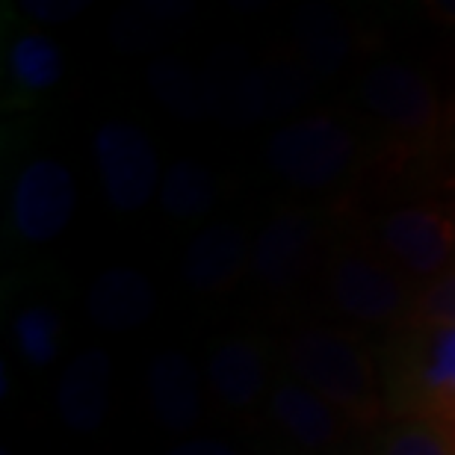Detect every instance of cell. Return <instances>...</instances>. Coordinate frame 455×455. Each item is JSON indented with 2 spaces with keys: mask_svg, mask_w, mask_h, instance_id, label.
I'll return each mask as SVG.
<instances>
[{
  "mask_svg": "<svg viewBox=\"0 0 455 455\" xmlns=\"http://www.w3.org/2000/svg\"><path fill=\"white\" fill-rule=\"evenodd\" d=\"M287 363L296 381L338 408L349 426L372 429L387 417L381 370L358 334L305 329L287 340Z\"/></svg>",
  "mask_w": 455,
  "mask_h": 455,
  "instance_id": "6da1fadb",
  "label": "cell"
},
{
  "mask_svg": "<svg viewBox=\"0 0 455 455\" xmlns=\"http://www.w3.org/2000/svg\"><path fill=\"white\" fill-rule=\"evenodd\" d=\"M381 387L390 420H455V329L411 325L385 346Z\"/></svg>",
  "mask_w": 455,
  "mask_h": 455,
  "instance_id": "7a4b0ae2",
  "label": "cell"
},
{
  "mask_svg": "<svg viewBox=\"0 0 455 455\" xmlns=\"http://www.w3.org/2000/svg\"><path fill=\"white\" fill-rule=\"evenodd\" d=\"M329 299L343 316L367 325H403L411 316L417 293L399 267L363 245L346 243L329 260Z\"/></svg>",
  "mask_w": 455,
  "mask_h": 455,
  "instance_id": "3957f363",
  "label": "cell"
},
{
  "mask_svg": "<svg viewBox=\"0 0 455 455\" xmlns=\"http://www.w3.org/2000/svg\"><path fill=\"white\" fill-rule=\"evenodd\" d=\"M355 140L331 116H307L284 124L267 142V163L281 180L299 189H325L346 175Z\"/></svg>",
  "mask_w": 455,
  "mask_h": 455,
  "instance_id": "277c9868",
  "label": "cell"
},
{
  "mask_svg": "<svg viewBox=\"0 0 455 455\" xmlns=\"http://www.w3.org/2000/svg\"><path fill=\"white\" fill-rule=\"evenodd\" d=\"M95 166L104 196L118 213H136L160 193L157 148L140 124L104 122L95 131Z\"/></svg>",
  "mask_w": 455,
  "mask_h": 455,
  "instance_id": "5b68a950",
  "label": "cell"
},
{
  "mask_svg": "<svg viewBox=\"0 0 455 455\" xmlns=\"http://www.w3.org/2000/svg\"><path fill=\"white\" fill-rule=\"evenodd\" d=\"M77 207V184L66 163L36 157L18 172L9 222L18 240L44 245L66 231Z\"/></svg>",
  "mask_w": 455,
  "mask_h": 455,
  "instance_id": "8992f818",
  "label": "cell"
},
{
  "mask_svg": "<svg viewBox=\"0 0 455 455\" xmlns=\"http://www.w3.org/2000/svg\"><path fill=\"white\" fill-rule=\"evenodd\" d=\"M379 243L411 278H438L455 267V216L438 204H405L379 222Z\"/></svg>",
  "mask_w": 455,
  "mask_h": 455,
  "instance_id": "52a82bcc",
  "label": "cell"
},
{
  "mask_svg": "<svg viewBox=\"0 0 455 455\" xmlns=\"http://www.w3.org/2000/svg\"><path fill=\"white\" fill-rule=\"evenodd\" d=\"M361 104L381 118L390 131L420 140L438 131L441 98L429 77L403 66V62H381L361 77Z\"/></svg>",
  "mask_w": 455,
  "mask_h": 455,
  "instance_id": "ba28073f",
  "label": "cell"
},
{
  "mask_svg": "<svg viewBox=\"0 0 455 455\" xmlns=\"http://www.w3.org/2000/svg\"><path fill=\"white\" fill-rule=\"evenodd\" d=\"M323 220L314 211H287L275 216L251 245V275L267 290H293L311 267L320 245Z\"/></svg>",
  "mask_w": 455,
  "mask_h": 455,
  "instance_id": "9c48e42d",
  "label": "cell"
},
{
  "mask_svg": "<svg viewBox=\"0 0 455 455\" xmlns=\"http://www.w3.org/2000/svg\"><path fill=\"white\" fill-rule=\"evenodd\" d=\"M211 89V116L228 127H251L272 113L269 84L263 66H254L240 44H222L204 62Z\"/></svg>",
  "mask_w": 455,
  "mask_h": 455,
  "instance_id": "30bf717a",
  "label": "cell"
},
{
  "mask_svg": "<svg viewBox=\"0 0 455 455\" xmlns=\"http://www.w3.org/2000/svg\"><path fill=\"white\" fill-rule=\"evenodd\" d=\"M113 405V358L101 346L77 352L57 381V414L71 432L101 429Z\"/></svg>",
  "mask_w": 455,
  "mask_h": 455,
  "instance_id": "8fae6325",
  "label": "cell"
},
{
  "mask_svg": "<svg viewBox=\"0 0 455 455\" xmlns=\"http://www.w3.org/2000/svg\"><path fill=\"white\" fill-rule=\"evenodd\" d=\"M249 263L251 249L245 234L236 225L216 222L189 240L184 260H180V275L189 290L202 296H216L228 293L243 278Z\"/></svg>",
  "mask_w": 455,
  "mask_h": 455,
  "instance_id": "7c38bea8",
  "label": "cell"
},
{
  "mask_svg": "<svg viewBox=\"0 0 455 455\" xmlns=\"http://www.w3.org/2000/svg\"><path fill=\"white\" fill-rule=\"evenodd\" d=\"M148 408L163 429L189 432L202 420V379L180 349H163L145 372Z\"/></svg>",
  "mask_w": 455,
  "mask_h": 455,
  "instance_id": "4fadbf2b",
  "label": "cell"
},
{
  "mask_svg": "<svg viewBox=\"0 0 455 455\" xmlns=\"http://www.w3.org/2000/svg\"><path fill=\"white\" fill-rule=\"evenodd\" d=\"M207 385L222 411L243 414L267 390V355L254 338H228L207 358Z\"/></svg>",
  "mask_w": 455,
  "mask_h": 455,
  "instance_id": "5bb4252c",
  "label": "cell"
},
{
  "mask_svg": "<svg viewBox=\"0 0 455 455\" xmlns=\"http://www.w3.org/2000/svg\"><path fill=\"white\" fill-rule=\"evenodd\" d=\"M269 414L290 441L311 452L340 443L346 426H349L338 408H331L323 396H316L311 387H305L296 379L278 381L269 399Z\"/></svg>",
  "mask_w": 455,
  "mask_h": 455,
  "instance_id": "9a60e30c",
  "label": "cell"
},
{
  "mask_svg": "<svg viewBox=\"0 0 455 455\" xmlns=\"http://www.w3.org/2000/svg\"><path fill=\"white\" fill-rule=\"evenodd\" d=\"M157 307L154 284L140 269L116 267L101 272L86 293V316L101 331H133Z\"/></svg>",
  "mask_w": 455,
  "mask_h": 455,
  "instance_id": "2e32d148",
  "label": "cell"
},
{
  "mask_svg": "<svg viewBox=\"0 0 455 455\" xmlns=\"http://www.w3.org/2000/svg\"><path fill=\"white\" fill-rule=\"evenodd\" d=\"M293 42L299 57L316 77H331L346 66L352 51V33L331 6L305 4L293 12Z\"/></svg>",
  "mask_w": 455,
  "mask_h": 455,
  "instance_id": "e0dca14e",
  "label": "cell"
},
{
  "mask_svg": "<svg viewBox=\"0 0 455 455\" xmlns=\"http://www.w3.org/2000/svg\"><path fill=\"white\" fill-rule=\"evenodd\" d=\"M193 15L196 4L189 0H142L116 15L113 42L124 53H148L166 39H175Z\"/></svg>",
  "mask_w": 455,
  "mask_h": 455,
  "instance_id": "ac0fdd59",
  "label": "cell"
},
{
  "mask_svg": "<svg viewBox=\"0 0 455 455\" xmlns=\"http://www.w3.org/2000/svg\"><path fill=\"white\" fill-rule=\"evenodd\" d=\"M148 89L163 110L180 122H198L211 116V89L204 71L178 57H157L145 71Z\"/></svg>",
  "mask_w": 455,
  "mask_h": 455,
  "instance_id": "d6986e66",
  "label": "cell"
},
{
  "mask_svg": "<svg viewBox=\"0 0 455 455\" xmlns=\"http://www.w3.org/2000/svg\"><path fill=\"white\" fill-rule=\"evenodd\" d=\"M216 196H220V187H216L213 172L193 157H180L163 172L157 202L169 220L189 222L211 213L216 207Z\"/></svg>",
  "mask_w": 455,
  "mask_h": 455,
  "instance_id": "ffe728a7",
  "label": "cell"
},
{
  "mask_svg": "<svg viewBox=\"0 0 455 455\" xmlns=\"http://www.w3.org/2000/svg\"><path fill=\"white\" fill-rule=\"evenodd\" d=\"M6 68L15 89H21L27 95H39L60 84L66 62H62V51L51 36L21 33L9 44Z\"/></svg>",
  "mask_w": 455,
  "mask_h": 455,
  "instance_id": "44dd1931",
  "label": "cell"
},
{
  "mask_svg": "<svg viewBox=\"0 0 455 455\" xmlns=\"http://www.w3.org/2000/svg\"><path fill=\"white\" fill-rule=\"evenodd\" d=\"M12 340L18 355L36 370H44L57 361L62 340V320L48 305H30L15 314Z\"/></svg>",
  "mask_w": 455,
  "mask_h": 455,
  "instance_id": "7402d4cb",
  "label": "cell"
},
{
  "mask_svg": "<svg viewBox=\"0 0 455 455\" xmlns=\"http://www.w3.org/2000/svg\"><path fill=\"white\" fill-rule=\"evenodd\" d=\"M379 455H455V420H390Z\"/></svg>",
  "mask_w": 455,
  "mask_h": 455,
  "instance_id": "603a6c76",
  "label": "cell"
},
{
  "mask_svg": "<svg viewBox=\"0 0 455 455\" xmlns=\"http://www.w3.org/2000/svg\"><path fill=\"white\" fill-rule=\"evenodd\" d=\"M263 75L269 84V98H272V113H284L290 107H299L302 101L314 95L316 77L311 68L305 66L302 57H287V53H275L263 62Z\"/></svg>",
  "mask_w": 455,
  "mask_h": 455,
  "instance_id": "cb8c5ba5",
  "label": "cell"
},
{
  "mask_svg": "<svg viewBox=\"0 0 455 455\" xmlns=\"http://www.w3.org/2000/svg\"><path fill=\"white\" fill-rule=\"evenodd\" d=\"M411 325H452L455 329V267L417 290L411 316L403 329H411Z\"/></svg>",
  "mask_w": 455,
  "mask_h": 455,
  "instance_id": "d4e9b609",
  "label": "cell"
},
{
  "mask_svg": "<svg viewBox=\"0 0 455 455\" xmlns=\"http://www.w3.org/2000/svg\"><path fill=\"white\" fill-rule=\"evenodd\" d=\"M24 15L42 24H66L75 21L77 15H84L89 4L86 0H24L21 4Z\"/></svg>",
  "mask_w": 455,
  "mask_h": 455,
  "instance_id": "484cf974",
  "label": "cell"
},
{
  "mask_svg": "<svg viewBox=\"0 0 455 455\" xmlns=\"http://www.w3.org/2000/svg\"><path fill=\"white\" fill-rule=\"evenodd\" d=\"M166 455H240L236 450H231L228 443L222 441H213V438H193V441H184L178 447H172Z\"/></svg>",
  "mask_w": 455,
  "mask_h": 455,
  "instance_id": "4316f807",
  "label": "cell"
},
{
  "mask_svg": "<svg viewBox=\"0 0 455 455\" xmlns=\"http://www.w3.org/2000/svg\"><path fill=\"white\" fill-rule=\"evenodd\" d=\"M423 9L435 18V21L455 24V0H429V4H423Z\"/></svg>",
  "mask_w": 455,
  "mask_h": 455,
  "instance_id": "83f0119b",
  "label": "cell"
},
{
  "mask_svg": "<svg viewBox=\"0 0 455 455\" xmlns=\"http://www.w3.org/2000/svg\"><path fill=\"white\" fill-rule=\"evenodd\" d=\"M0 455H12V452H9V450H4V452H0Z\"/></svg>",
  "mask_w": 455,
  "mask_h": 455,
  "instance_id": "f1b7e54d",
  "label": "cell"
},
{
  "mask_svg": "<svg viewBox=\"0 0 455 455\" xmlns=\"http://www.w3.org/2000/svg\"><path fill=\"white\" fill-rule=\"evenodd\" d=\"M450 184H452V187H455V178H452V180H450Z\"/></svg>",
  "mask_w": 455,
  "mask_h": 455,
  "instance_id": "f546056e",
  "label": "cell"
}]
</instances>
